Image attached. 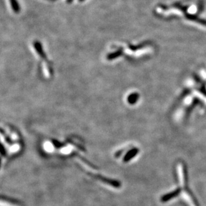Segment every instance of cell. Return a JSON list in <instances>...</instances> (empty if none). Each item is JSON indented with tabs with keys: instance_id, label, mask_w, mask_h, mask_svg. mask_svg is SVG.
<instances>
[{
	"instance_id": "6da1fadb",
	"label": "cell",
	"mask_w": 206,
	"mask_h": 206,
	"mask_svg": "<svg viewBox=\"0 0 206 206\" xmlns=\"http://www.w3.org/2000/svg\"><path fill=\"white\" fill-rule=\"evenodd\" d=\"M88 174L90 175H91L92 177L95 178H97L98 179L101 180V182H104L105 183H108V184L110 185V186H112L113 187H121V183L119 181H117V180L115 179H109V178H107L104 177V176H101V175H94L93 174H91V173H87Z\"/></svg>"
},
{
	"instance_id": "7a4b0ae2",
	"label": "cell",
	"mask_w": 206,
	"mask_h": 206,
	"mask_svg": "<svg viewBox=\"0 0 206 206\" xmlns=\"http://www.w3.org/2000/svg\"><path fill=\"white\" fill-rule=\"evenodd\" d=\"M139 152V150L138 148H133L130 149L129 152L126 154V156H124L123 161H124L125 163L128 162V161H130L132 158H134L136 155H137L138 153Z\"/></svg>"
},
{
	"instance_id": "3957f363",
	"label": "cell",
	"mask_w": 206,
	"mask_h": 206,
	"mask_svg": "<svg viewBox=\"0 0 206 206\" xmlns=\"http://www.w3.org/2000/svg\"><path fill=\"white\" fill-rule=\"evenodd\" d=\"M179 193H180V189L178 188L177 189L174 190V192H172L171 193H169L166 195H164V196L162 197H161V201H163V202H166L169 200H172L173 198L177 197L178 195L179 194Z\"/></svg>"
},
{
	"instance_id": "277c9868",
	"label": "cell",
	"mask_w": 206,
	"mask_h": 206,
	"mask_svg": "<svg viewBox=\"0 0 206 206\" xmlns=\"http://www.w3.org/2000/svg\"><path fill=\"white\" fill-rule=\"evenodd\" d=\"M10 2L12 3V6L15 12L18 13L20 11V7L18 6V3L17 0H10Z\"/></svg>"
},
{
	"instance_id": "5b68a950",
	"label": "cell",
	"mask_w": 206,
	"mask_h": 206,
	"mask_svg": "<svg viewBox=\"0 0 206 206\" xmlns=\"http://www.w3.org/2000/svg\"><path fill=\"white\" fill-rule=\"evenodd\" d=\"M138 97V96L137 94H131V95H130V96L129 97V98H128V101L131 104H135V101H137Z\"/></svg>"
},
{
	"instance_id": "8992f818",
	"label": "cell",
	"mask_w": 206,
	"mask_h": 206,
	"mask_svg": "<svg viewBox=\"0 0 206 206\" xmlns=\"http://www.w3.org/2000/svg\"><path fill=\"white\" fill-rule=\"evenodd\" d=\"M52 142L53 143V144L55 145V146L57 147V148H60V147H61L62 145H64L63 143L59 142L58 141L56 140V139H53V140H52Z\"/></svg>"
},
{
	"instance_id": "52a82bcc",
	"label": "cell",
	"mask_w": 206,
	"mask_h": 206,
	"mask_svg": "<svg viewBox=\"0 0 206 206\" xmlns=\"http://www.w3.org/2000/svg\"><path fill=\"white\" fill-rule=\"evenodd\" d=\"M123 152V149H121L120 151H118V152H117L116 153H115V156L116 157H120L121 155V153H122Z\"/></svg>"
},
{
	"instance_id": "ba28073f",
	"label": "cell",
	"mask_w": 206,
	"mask_h": 206,
	"mask_svg": "<svg viewBox=\"0 0 206 206\" xmlns=\"http://www.w3.org/2000/svg\"><path fill=\"white\" fill-rule=\"evenodd\" d=\"M79 1H80V2H82V1H83V0H79Z\"/></svg>"
}]
</instances>
